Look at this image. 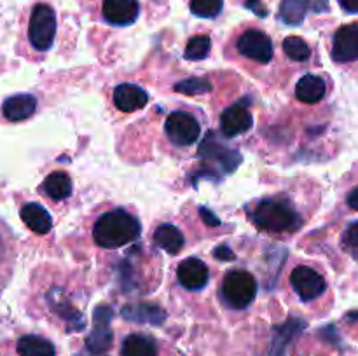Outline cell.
Segmentation results:
<instances>
[{
    "label": "cell",
    "mask_w": 358,
    "mask_h": 356,
    "mask_svg": "<svg viewBox=\"0 0 358 356\" xmlns=\"http://www.w3.org/2000/svg\"><path fill=\"white\" fill-rule=\"evenodd\" d=\"M42 188H44L45 194L51 199L62 201V199L69 198L70 192H72V180H70V177L65 171H55V173H51L45 178Z\"/></svg>",
    "instance_id": "603a6c76"
},
{
    "label": "cell",
    "mask_w": 358,
    "mask_h": 356,
    "mask_svg": "<svg viewBox=\"0 0 358 356\" xmlns=\"http://www.w3.org/2000/svg\"><path fill=\"white\" fill-rule=\"evenodd\" d=\"M21 218L35 234H48L52 227V218L44 206L37 202H28L21 208Z\"/></svg>",
    "instance_id": "9a60e30c"
},
{
    "label": "cell",
    "mask_w": 358,
    "mask_h": 356,
    "mask_svg": "<svg viewBox=\"0 0 358 356\" xmlns=\"http://www.w3.org/2000/svg\"><path fill=\"white\" fill-rule=\"evenodd\" d=\"M247 7H250L257 16H268V9L261 3V0H247Z\"/></svg>",
    "instance_id": "4dcf8cb0"
},
{
    "label": "cell",
    "mask_w": 358,
    "mask_h": 356,
    "mask_svg": "<svg viewBox=\"0 0 358 356\" xmlns=\"http://www.w3.org/2000/svg\"><path fill=\"white\" fill-rule=\"evenodd\" d=\"M332 56L336 61H355L358 59V23H350L339 28L332 42Z\"/></svg>",
    "instance_id": "9c48e42d"
},
{
    "label": "cell",
    "mask_w": 358,
    "mask_h": 356,
    "mask_svg": "<svg viewBox=\"0 0 358 356\" xmlns=\"http://www.w3.org/2000/svg\"><path fill=\"white\" fill-rule=\"evenodd\" d=\"M238 51L247 58L266 65L273 59V42L264 31L248 30L238 40Z\"/></svg>",
    "instance_id": "52a82bcc"
},
{
    "label": "cell",
    "mask_w": 358,
    "mask_h": 356,
    "mask_svg": "<svg viewBox=\"0 0 358 356\" xmlns=\"http://www.w3.org/2000/svg\"><path fill=\"white\" fill-rule=\"evenodd\" d=\"M213 255H215L217 258H220V260H233L234 258V253L227 246H217Z\"/></svg>",
    "instance_id": "d6a6232c"
},
{
    "label": "cell",
    "mask_w": 358,
    "mask_h": 356,
    "mask_svg": "<svg viewBox=\"0 0 358 356\" xmlns=\"http://www.w3.org/2000/svg\"><path fill=\"white\" fill-rule=\"evenodd\" d=\"M283 51L294 61H306L311 56L310 45L301 37H287L283 40Z\"/></svg>",
    "instance_id": "484cf974"
},
{
    "label": "cell",
    "mask_w": 358,
    "mask_h": 356,
    "mask_svg": "<svg viewBox=\"0 0 358 356\" xmlns=\"http://www.w3.org/2000/svg\"><path fill=\"white\" fill-rule=\"evenodd\" d=\"M252 128V115L241 105H233V107L226 108L220 115V131L226 136L233 138V136L247 133Z\"/></svg>",
    "instance_id": "7c38bea8"
},
{
    "label": "cell",
    "mask_w": 358,
    "mask_h": 356,
    "mask_svg": "<svg viewBox=\"0 0 358 356\" xmlns=\"http://www.w3.org/2000/svg\"><path fill=\"white\" fill-rule=\"evenodd\" d=\"M112 320V309L107 306H100L94 311V328L86 339V346L91 353L100 355L112 346V330L108 327Z\"/></svg>",
    "instance_id": "ba28073f"
},
{
    "label": "cell",
    "mask_w": 358,
    "mask_h": 356,
    "mask_svg": "<svg viewBox=\"0 0 358 356\" xmlns=\"http://www.w3.org/2000/svg\"><path fill=\"white\" fill-rule=\"evenodd\" d=\"M224 0H191L192 14L199 17H215L222 10Z\"/></svg>",
    "instance_id": "83f0119b"
},
{
    "label": "cell",
    "mask_w": 358,
    "mask_h": 356,
    "mask_svg": "<svg viewBox=\"0 0 358 356\" xmlns=\"http://www.w3.org/2000/svg\"><path fill=\"white\" fill-rule=\"evenodd\" d=\"M140 222L124 209H114L96 220L93 227L94 243L101 248H121L140 236Z\"/></svg>",
    "instance_id": "6da1fadb"
},
{
    "label": "cell",
    "mask_w": 358,
    "mask_h": 356,
    "mask_svg": "<svg viewBox=\"0 0 358 356\" xmlns=\"http://www.w3.org/2000/svg\"><path fill=\"white\" fill-rule=\"evenodd\" d=\"M178 281L187 290H201L208 283V267L199 258H185L177 267Z\"/></svg>",
    "instance_id": "8fae6325"
},
{
    "label": "cell",
    "mask_w": 358,
    "mask_h": 356,
    "mask_svg": "<svg viewBox=\"0 0 358 356\" xmlns=\"http://www.w3.org/2000/svg\"><path fill=\"white\" fill-rule=\"evenodd\" d=\"M224 302L234 309H245L254 302L257 295V281L247 271H231L224 276L222 288Z\"/></svg>",
    "instance_id": "3957f363"
},
{
    "label": "cell",
    "mask_w": 358,
    "mask_h": 356,
    "mask_svg": "<svg viewBox=\"0 0 358 356\" xmlns=\"http://www.w3.org/2000/svg\"><path fill=\"white\" fill-rule=\"evenodd\" d=\"M306 327V323L301 320H289L282 327L275 328V337H273L271 355L273 356H283L287 346L301 334V330Z\"/></svg>",
    "instance_id": "ac0fdd59"
},
{
    "label": "cell",
    "mask_w": 358,
    "mask_h": 356,
    "mask_svg": "<svg viewBox=\"0 0 358 356\" xmlns=\"http://www.w3.org/2000/svg\"><path fill=\"white\" fill-rule=\"evenodd\" d=\"M49 300H51V302H52L51 306L55 307L56 313H58L59 316H62L63 320H65L66 323H69L70 330H79V328L84 327L83 314H80L79 311H77L76 307H73L72 304L69 302V300H65V299L58 300V299H56L55 292L49 293Z\"/></svg>",
    "instance_id": "d4e9b609"
},
{
    "label": "cell",
    "mask_w": 358,
    "mask_h": 356,
    "mask_svg": "<svg viewBox=\"0 0 358 356\" xmlns=\"http://www.w3.org/2000/svg\"><path fill=\"white\" fill-rule=\"evenodd\" d=\"M17 355L20 356H55L56 349L45 339L37 335H24L16 344Z\"/></svg>",
    "instance_id": "ffe728a7"
},
{
    "label": "cell",
    "mask_w": 358,
    "mask_h": 356,
    "mask_svg": "<svg viewBox=\"0 0 358 356\" xmlns=\"http://www.w3.org/2000/svg\"><path fill=\"white\" fill-rule=\"evenodd\" d=\"M210 52V37L208 35H196L187 42L185 47V58L187 59H203Z\"/></svg>",
    "instance_id": "4316f807"
},
{
    "label": "cell",
    "mask_w": 358,
    "mask_h": 356,
    "mask_svg": "<svg viewBox=\"0 0 358 356\" xmlns=\"http://www.w3.org/2000/svg\"><path fill=\"white\" fill-rule=\"evenodd\" d=\"M339 3L348 13H358V0H339Z\"/></svg>",
    "instance_id": "836d02e7"
},
{
    "label": "cell",
    "mask_w": 358,
    "mask_h": 356,
    "mask_svg": "<svg viewBox=\"0 0 358 356\" xmlns=\"http://www.w3.org/2000/svg\"><path fill=\"white\" fill-rule=\"evenodd\" d=\"M56 34L55 10L45 3L34 7L28 24V38L37 51H48L52 45Z\"/></svg>",
    "instance_id": "277c9868"
},
{
    "label": "cell",
    "mask_w": 358,
    "mask_h": 356,
    "mask_svg": "<svg viewBox=\"0 0 358 356\" xmlns=\"http://www.w3.org/2000/svg\"><path fill=\"white\" fill-rule=\"evenodd\" d=\"M255 227L268 232H294L301 227V216L287 202L276 199H264L250 212Z\"/></svg>",
    "instance_id": "7a4b0ae2"
},
{
    "label": "cell",
    "mask_w": 358,
    "mask_h": 356,
    "mask_svg": "<svg viewBox=\"0 0 358 356\" xmlns=\"http://www.w3.org/2000/svg\"><path fill=\"white\" fill-rule=\"evenodd\" d=\"M310 0H282L280 20L287 24H299L310 10Z\"/></svg>",
    "instance_id": "cb8c5ba5"
},
{
    "label": "cell",
    "mask_w": 358,
    "mask_h": 356,
    "mask_svg": "<svg viewBox=\"0 0 358 356\" xmlns=\"http://www.w3.org/2000/svg\"><path fill=\"white\" fill-rule=\"evenodd\" d=\"M122 316L129 321H138V323H150V325H161L166 318L164 311L161 307L154 306V304H135V306H128L122 309Z\"/></svg>",
    "instance_id": "2e32d148"
},
{
    "label": "cell",
    "mask_w": 358,
    "mask_h": 356,
    "mask_svg": "<svg viewBox=\"0 0 358 356\" xmlns=\"http://www.w3.org/2000/svg\"><path fill=\"white\" fill-rule=\"evenodd\" d=\"M149 101V94L135 84H121L114 91V103L122 112H135L143 108Z\"/></svg>",
    "instance_id": "4fadbf2b"
},
{
    "label": "cell",
    "mask_w": 358,
    "mask_h": 356,
    "mask_svg": "<svg viewBox=\"0 0 358 356\" xmlns=\"http://www.w3.org/2000/svg\"><path fill=\"white\" fill-rule=\"evenodd\" d=\"M164 129H166L168 138H170L175 145L180 147L192 145V143L198 140L199 133H201L199 122L196 121L189 112L184 110L173 112V114L168 115Z\"/></svg>",
    "instance_id": "5b68a950"
},
{
    "label": "cell",
    "mask_w": 358,
    "mask_h": 356,
    "mask_svg": "<svg viewBox=\"0 0 358 356\" xmlns=\"http://www.w3.org/2000/svg\"><path fill=\"white\" fill-rule=\"evenodd\" d=\"M345 239H346V243L350 244V246L358 248V222L352 223V225H350L348 229H346Z\"/></svg>",
    "instance_id": "f546056e"
},
{
    "label": "cell",
    "mask_w": 358,
    "mask_h": 356,
    "mask_svg": "<svg viewBox=\"0 0 358 356\" xmlns=\"http://www.w3.org/2000/svg\"><path fill=\"white\" fill-rule=\"evenodd\" d=\"M154 243L159 248H163L164 251H168V253L175 255L184 246V236H182V232L177 227L170 225V223H164L154 234Z\"/></svg>",
    "instance_id": "7402d4cb"
},
{
    "label": "cell",
    "mask_w": 358,
    "mask_h": 356,
    "mask_svg": "<svg viewBox=\"0 0 358 356\" xmlns=\"http://www.w3.org/2000/svg\"><path fill=\"white\" fill-rule=\"evenodd\" d=\"M290 285L296 290L297 295L306 302L320 297L327 286L324 276H320L315 269L308 267V265H299V267L294 269L292 274H290Z\"/></svg>",
    "instance_id": "8992f818"
},
{
    "label": "cell",
    "mask_w": 358,
    "mask_h": 356,
    "mask_svg": "<svg viewBox=\"0 0 358 356\" xmlns=\"http://www.w3.org/2000/svg\"><path fill=\"white\" fill-rule=\"evenodd\" d=\"M199 215H201V218L205 220V222L208 223V225H219V223H220V220L217 218V216L213 215V213L210 212V209L199 208Z\"/></svg>",
    "instance_id": "1f68e13d"
},
{
    "label": "cell",
    "mask_w": 358,
    "mask_h": 356,
    "mask_svg": "<svg viewBox=\"0 0 358 356\" xmlns=\"http://www.w3.org/2000/svg\"><path fill=\"white\" fill-rule=\"evenodd\" d=\"M348 206H352L353 209H358V187L353 188L348 195Z\"/></svg>",
    "instance_id": "e575fe53"
},
{
    "label": "cell",
    "mask_w": 358,
    "mask_h": 356,
    "mask_svg": "<svg viewBox=\"0 0 358 356\" xmlns=\"http://www.w3.org/2000/svg\"><path fill=\"white\" fill-rule=\"evenodd\" d=\"M138 0H105L103 17L112 24L126 27L135 23L138 17Z\"/></svg>",
    "instance_id": "30bf717a"
},
{
    "label": "cell",
    "mask_w": 358,
    "mask_h": 356,
    "mask_svg": "<svg viewBox=\"0 0 358 356\" xmlns=\"http://www.w3.org/2000/svg\"><path fill=\"white\" fill-rule=\"evenodd\" d=\"M121 356H157L156 342L147 335H129L122 342Z\"/></svg>",
    "instance_id": "44dd1931"
},
{
    "label": "cell",
    "mask_w": 358,
    "mask_h": 356,
    "mask_svg": "<svg viewBox=\"0 0 358 356\" xmlns=\"http://www.w3.org/2000/svg\"><path fill=\"white\" fill-rule=\"evenodd\" d=\"M37 108V100L31 94H14L2 105V112L7 121L20 122L30 117Z\"/></svg>",
    "instance_id": "5bb4252c"
},
{
    "label": "cell",
    "mask_w": 358,
    "mask_h": 356,
    "mask_svg": "<svg viewBox=\"0 0 358 356\" xmlns=\"http://www.w3.org/2000/svg\"><path fill=\"white\" fill-rule=\"evenodd\" d=\"M178 93L184 94H205L212 91V84L208 79H185L175 86Z\"/></svg>",
    "instance_id": "f1b7e54d"
},
{
    "label": "cell",
    "mask_w": 358,
    "mask_h": 356,
    "mask_svg": "<svg viewBox=\"0 0 358 356\" xmlns=\"http://www.w3.org/2000/svg\"><path fill=\"white\" fill-rule=\"evenodd\" d=\"M325 91H327V86H325L324 79L318 75H304L301 77V80L296 86V96L299 98L303 103H318L322 98L325 96Z\"/></svg>",
    "instance_id": "e0dca14e"
},
{
    "label": "cell",
    "mask_w": 358,
    "mask_h": 356,
    "mask_svg": "<svg viewBox=\"0 0 358 356\" xmlns=\"http://www.w3.org/2000/svg\"><path fill=\"white\" fill-rule=\"evenodd\" d=\"M199 154H201V157L205 161L215 159L217 163L226 164L227 171H233L241 159L240 154H236L231 149H226V147L222 145H213L212 140H205V142H203L201 149H199Z\"/></svg>",
    "instance_id": "d6986e66"
}]
</instances>
